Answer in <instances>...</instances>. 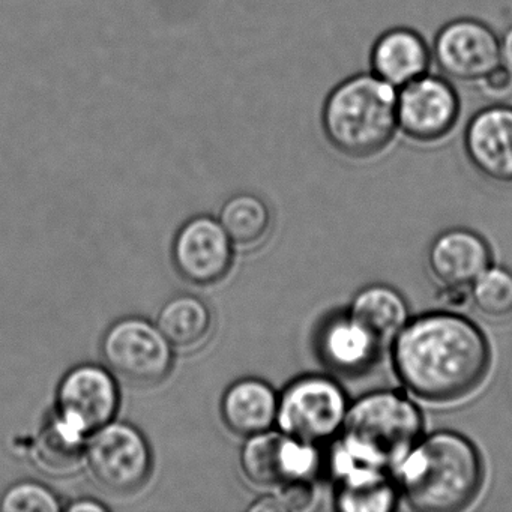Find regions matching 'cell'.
I'll list each match as a JSON object with an SVG mask.
<instances>
[{
  "mask_svg": "<svg viewBox=\"0 0 512 512\" xmlns=\"http://www.w3.org/2000/svg\"><path fill=\"white\" fill-rule=\"evenodd\" d=\"M490 344L467 317L430 313L409 320L392 341V362L421 400L448 403L475 391L490 367Z\"/></svg>",
  "mask_w": 512,
  "mask_h": 512,
  "instance_id": "6da1fadb",
  "label": "cell"
},
{
  "mask_svg": "<svg viewBox=\"0 0 512 512\" xmlns=\"http://www.w3.org/2000/svg\"><path fill=\"white\" fill-rule=\"evenodd\" d=\"M398 491L413 509L455 512L467 508L484 482L476 446L457 431L419 439L394 472Z\"/></svg>",
  "mask_w": 512,
  "mask_h": 512,
  "instance_id": "7a4b0ae2",
  "label": "cell"
},
{
  "mask_svg": "<svg viewBox=\"0 0 512 512\" xmlns=\"http://www.w3.org/2000/svg\"><path fill=\"white\" fill-rule=\"evenodd\" d=\"M394 86L373 73H359L338 83L322 107L323 134L329 145L349 160L379 157L398 131Z\"/></svg>",
  "mask_w": 512,
  "mask_h": 512,
  "instance_id": "3957f363",
  "label": "cell"
},
{
  "mask_svg": "<svg viewBox=\"0 0 512 512\" xmlns=\"http://www.w3.org/2000/svg\"><path fill=\"white\" fill-rule=\"evenodd\" d=\"M421 410L397 391L362 395L347 410L332 449L356 463L394 473L422 437Z\"/></svg>",
  "mask_w": 512,
  "mask_h": 512,
  "instance_id": "277c9868",
  "label": "cell"
},
{
  "mask_svg": "<svg viewBox=\"0 0 512 512\" xmlns=\"http://www.w3.org/2000/svg\"><path fill=\"white\" fill-rule=\"evenodd\" d=\"M347 410L346 392L335 380L307 376L284 391L277 421L287 436L319 446L340 434Z\"/></svg>",
  "mask_w": 512,
  "mask_h": 512,
  "instance_id": "5b68a950",
  "label": "cell"
},
{
  "mask_svg": "<svg viewBox=\"0 0 512 512\" xmlns=\"http://www.w3.org/2000/svg\"><path fill=\"white\" fill-rule=\"evenodd\" d=\"M101 352L110 370L131 385H157L172 370V344L158 326L136 317L116 322Z\"/></svg>",
  "mask_w": 512,
  "mask_h": 512,
  "instance_id": "8992f818",
  "label": "cell"
},
{
  "mask_svg": "<svg viewBox=\"0 0 512 512\" xmlns=\"http://www.w3.org/2000/svg\"><path fill=\"white\" fill-rule=\"evenodd\" d=\"M245 476L260 487H283L293 481H319L326 458L319 446L301 442L283 431H263L248 436L241 452Z\"/></svg>",
  "mask_w": 512,
  "mask_h": 512,
  "instance_id": "52a82bcc",
  "label": "cell"
},
{
  "mask_svg": "<svg viewBox=\"0 0 512 512\" xmlns=\"http://www.w3.org/2000/svg\"><path fill=\"white\" fill-rule=\"evenodd\" d=\"M85 454L95 481L113 493L137 490L151 472L148 442L124 422H110L92 433Z\"/></svg>",
  "mask_w": 512,
  "mask_h": 512,
  "instance_id": "ba28073f",
  "label": "cell"
},
{
  "mask_svg": "<svg viewBox=\"0 0 512 512\" xmlns=\"http://www.w3.org/2000/svg\"><path fill=\"white\" fill-rule=\"evenodd\" d=\"M460 116V95L443 77L425 74L398 91V130L412 142H442L455 130Z\"/></svg>",
  "mask_w": 512,
  "mask_h": 512,
  "instance_id": "9c48e42d",
  "label": "cell"
},
{
  "mask_svg": "<svg viewBox=\"0 0 512 512\" xmlns=\"http://www.w3.org/2000/svg\"><path fill=\"white\" fill-rule=\"evenodd\" d=\"M437 67L448 79L478 83L500 62V38L481 20L455 19L437 32L433 44Z\"/></svg>",
  "mask_w": 512,
  "mask_h": 512,
  "instance_id": "30bf717a",
  "label": "cell"
},
{
  "mask_svg": "<svg viewBox=\"0 0 512 512\" xmlns=\"http://www.w3.org/2000/svg\"><path fill=\"white\" fill-rule=\"evenodd\" d=\"M119 395L112 374L97 365L71 370L58 389V415L86 436L112 422Z\"/></svg>",
  "mask_w": 512,
  "mask_h": 512,
  "instance_id": "8fae6325",
  "label": "cell"
},
{
  "mask_svg": "<svg viewBox=\"0 0 512 512\" xmlns=\"http://www.w3.org/2000/svg\"><path fill=\"white\" fill-rule=\"evenodd\" d=\"M463 148L479 175L512 185V106L497 103L478 110L464 128Z\"/></svg>",
  "mask_w": 512,
  "mask_h": 512,
  "instance_id": "7c38bea8",
  "label": "cell"
},
{
  "mask_svg": "<svg viewBox=\"0 0 512 512\" xmlns=\"http://www.w3.org/2000/svg\"><path fill=\"white\" fill-rule=\"evenodd\" d=\"M232 241L220 221L197 217L188 221L173 244L179 274L197 286H211L226 277L232 265Z\"/></svg>",
  "mask_w": 512,
  "mask_h": 512,
  "instance_id": "4fadbf2b",
  "label": "cell"
},
{
  "mask_svg": "<svg viewBox=\"0 0 512 512\" xmlns=\"http://www.w3.org/2000/svg\"><path fill=\"white\" fill-rule=\"evenodd\" d=\"M326 469L334 479L335 505L346 512H388L397 505L394 473L356 463L332 449Z\"/></svg>",
  "mask_w": 512,
  "mask_h": 512,
  "instance_id": "5bb4252c",
  "label": "cell"
},
{
  "mask_svg": "<svg viewBox=\"0 0 512 512\" xmlns=\"http://www.w3.org/2000/svg\"><path fill=\"white\" fill-rule=\"evenodd\" d=\"M487 242L467 229H451L437 236L428 250V265L434 277L448 287L470 286L490 268Z\"/></svg>",
  "mask_w": 512,
  "mask_h": 512,
  "instance_id": "9a60e30c",
  "label": "cell"
},
{
  "mask_svg": "<svg viewBox=\"0 0 512 512\" xmlns=\"http://www.w3.org/2000/svg\"><path fill=\"white\" fill-rule=\"evenodd\" d=\"M370 65L374 76L400 89L428 74L431 50L415 29L392 28L374 41Z\"/></svg>",
  "mask_w": 512,
  "mask_h": 512,
  "instance_id": "2e32d148",
  "label": "cell"
},
{
  "mask_svg": "<svg viewBox=\"0 0 512 512\" xmlns=\"http://www.w3.org/2000/svg\"><path fill=\"white\" fill-rule=\"evenodd\" d=\"M319 347L323 361L332 370L355 376L370 370L385 346L347 313L323 326Z\"/></svg>",
  "mask_w": 512,
  "mask_h": 512,
  "instance_id": "e0dca14e",
  "label": "cell"
},
{
  "mask_svg": "<svg viewBox=\"0 0 512 512\" xmlns=\"http://www.w3.org/2000/svg\"><path fill=\"white\" fill-rule=\"evenodd\" d=\"M278 401L274 389L263 380H239L224 394L221 415L236 434L253 436L271 430L277 421Z\"/></svg>",
  "mask_w": 512,
  "mask_h": 512,
  "instance_id": "ac0fdd59",
  "label": "cell"
},
{
  "mask_svg": "<svg viewBox=\"0 0 512 512\" xmlns=\"http://www.w3.org/2000/svg\"><path fill=\"white\" fill-rule=\"evenodd\" d=\"M349 316L386 346L409 322V308L400 292L385 284H373L353 298Z\"/></svg>",
  "mask_w": 512,
  "mask_h": 512,
  "instance_id": "d6986e66",
  "label": "cell"
},
{
  "mask_svg": "<svg viewBox=\"0 0 512 512\" xmlns=\"http://www.w3.org/2000/svg\"><path fill=\"white\" fill-rule=\"evenodd\" d=\"M211 323L208 307L200 299L187 295L170 299L161 308L157 326L172 346L190 349L208 337Z\"/></svg>",
  "mask_w": 512,
  "mask_h": 512,
  "instance_id": "ffe728a7",
  "label": "cell"
},
{
  "mask_svg": "<svg viewBox=\"0 0 512 512\" xmlns=\"http://www.w3.org/2000/svg\"><path fill=\"white\" fill-rule=\"evenodd\" d=\"M220 224L233 244L250 247L265 238L271 226V212L253 194H238L221 209Z\"/></svg>",
  "mask_w": 512,
  "mask_h": 512,
  "instance_id": "44dd1931",
  "label": "cell"
},
{
  "mask_svg": "<svg viewBox=\"0 0 512 512\" xmlns=\"http://www.w3.org/2000/svg\"><path fill=\"white\" fill-rule=\"evenodd\" d=\"M86 443L88 436L58 415L41 431L37 455L47 469L67 470L85 454Z\"/></svg>",
  "mask_w": 512,
  "mask_h": 512,
  "instance_id": "7402d4cb",
  "label": "cell"
},
{
  "mask_svg": "<svg viewBox=\"0 0 512 512\" xmlns=\"http://www.w3.org/2000/svg\"><path fill=\"white\" fill-rule=\"evenodd\" d=\"M472 299L485 317L500 320L512 316V272L490 266L473 281Z\"/></svg>",
  "mask_w": 512,
  "mask_h": 512,
  "instance_id": "603a6c76",
  "label": "cell"
},
{
  "mask_svg": "<svg viewBox=\"0 0 512 512\" xmlns=\"http://www.w3.org/2000/svg\"><path fill=\"white\" fill-rule=\"evenodd\" d=\"M0 509L4 512H59L61 503L49 488L37 482H20L2 497Z\"/></svg>",
  "mask_w": 512,
  "mask_h": 512,
  "instance_id": "cb8c5ba5",
  "label": "cell"
},
{
  "mask_svg": "<svg viewBox=\"0 0 512 512\" xmlns=\"http://www.w3.org/2000/svg\"><path fill=\"white\" fill-rule=\"evenodd\" d=\"M482 94L494 101H503L512 95V71L503 64L497 65L478 82Z\"/></svg>",
  "mask_w": 512,
  "mask_h": 512,
  "instance_id": "d4e9b609",
  "label": "cell"
},
{
  "mask_svg": "<svg viewBox=\"0 0 512 512\" xmlns=\"http://www.w3.org/2000/svg\"><path fill=\"white\" fill-rule=\"evenodd\" d=\"M500 62L512 71V25L500 37Z\"/></svg>",
  "mask_w": 512,
  "mask_h": 512,
  "instance_id": "484cf974",
  "label": "cell"
},
{
  "mask_svg": "<svg viewBox=\"0 0 512 512\" xmlns=\"http://www.w3.org/2000/svg\"><path fill=\"white\" fill-rule=\"evenodd\" d=\"M68 511L71 512H106L107 508L103 503L97 500L83 499L79 502H74L73 505L68 506Z\"/></svg>",
  "mask_w": 512,
  "mask_h": 512,
  "instance_id": "4316f807",
  "label": "cell"
},
{
  "mask_svg": "<svg viewBox=\"0 0 512 512\" xmlns=\"http://www.w3.org/2000/svg\"><path fill=\"white\" fill-rule=\"evenodd\" d=\"M250 511H281V509L275 496H272L257 500L253 506H250Z\"/></svg>",
  "mask_w": 512,
  "mask_h": 512,
  "instance_id": "83f0119b",
  "label": "cell"
}]
</instances>
